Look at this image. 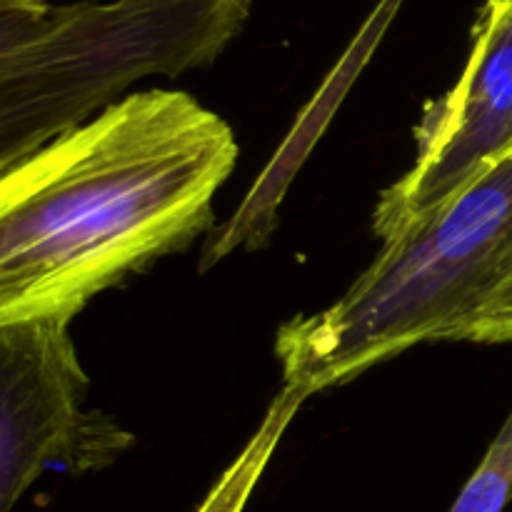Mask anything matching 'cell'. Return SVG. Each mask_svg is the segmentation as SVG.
Here are the masks:
<instances>
[{
	"label": "cell",
	"mask_w": 512,
	"mask_h": 512,
	"mask_svg": "<svg viewBox=\"0 0 512 512\" xmlns=\"http://www.w3.org/2000/svg\"><path fill=\"white\" fill-rule=\"evenodd\" d=\"M460 340L470 343H512V263L508 273L475 313Z\"/></svg>",
	"instance_id": "obj_8"
},
{
	"label": "cell",
	"mask_w": 512,
	"mask_h": 512,
	"mask_svg": "<svg viewBox=\"0 0 512 512\" xmlns=\"http://www.w3.org/2000/svg\"><path fill=\"white\" fill-rule=\"evenodd\" d=\"M512 263V150L380 245L328 308L278 330L285 388L310 398L433 340H460Z\"/></svg>",
	"instance_id": "obj_2"
},
{
	"label": "cell",
	"mask_w": 512,
	"mask_h": 512,
	"mask_svg": "<svg viewBox=\"0 0 512 512\" xmlns=\"http://www.w3.org/2000/svg\"><path fill=\"white\" fill-rule=\"evenodd\" d=\"M512 500V410L450 512H503Z\"/></svg>",
	"instance_id": "obj_7"
},
{
	"label": "cell",
	"mask_w": 512,
	"mask_h": 512,
	"mask_svg": "<svg viewBox=\"0 0 512 512\" xmlns=\"http://www.w3.org/2000/svg\"><path fill=\"white\" fill-rule=\"evenodd\" d=\"M512 150V0H485L453 88L430 100L415 128V160L383 190L373 230L398 238Z\"/></svg>",
	"instance_id": "obj_5"
},
{
	"label": "cell",
	"mask_w": 512,
	"mask_h": 512,
	"mask_svg": "<svg viewBox=\"0 0 512 512\" xmlns=\"http://www.w3.org/2000/svg\"><path fill=\"white\" fill-rule=\"evenodd\" d=\"M68 325H0V512H13L45 470H100L133 443L123 425L85 405L88 373Z\"/></svg>",
	"instance_id": "obj_4"
},
{
	"label": "cell",
	"mask_w": 512,
	"mask_h": 512,
	"mask_svg": "<svg viewBox=\"0 0 512 512\" xmlns=\"http://www.w3.org/2000/svg\"><path fill=\"white\" fill-rule=\"evenodd\" d=\"M233 128L185 90L128 93L0 173V325L70 323L188 248L238 163Z\"/></svg>",
	"instance_id": "obj_1"
},
{
	"label": "cell",
	"mask_w": 512,
	"mask_h": 512,
	"mask_svg": "<svg viewBox=\"0 0 512 512\" xmlns=\"http://www.w3.org/2000/svg\"><path fill=\"white\" fill-rule=\"evenodd\" d=\"M305 403V395H300L293 388H280L275 400L270 403L268 413L260 420L258 430L253 438L248 440L238 458L228 465L223 475L215 480L210 493L200 503L195 512H243L248 505L250 495H253L255 485H258L260 475L268 468L270 458H273L275 448H278L280 438L285 435L288 425L298 415L300 405Z\"/></svg>",
	"instance_id": "obj_6"
},
{
	"label": "cell",
	"mask_w": 512,
	"mask_h": 512,
	"mask_svg": "<svg viewBox=\"0 0 512 512\" xmlns=\"http://www.w3.org/2000/svg\"><path fill=\"white\" fill-rule=\"evenodd\" d=\"M250 0H0V173L145 78L215 63Z\"/></svg>",
	"instance_id": "obj_3"
}]
</instances>
